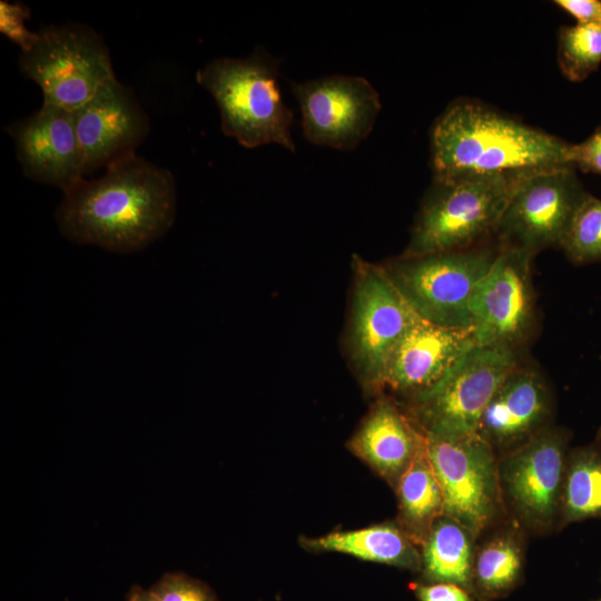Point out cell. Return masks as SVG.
<instances>
[{
    "label": "cell",
    "mask_w": 601,
    "mask_h": 601,
    "mask_svg": "<svg viewBox=\"0 0 601 601\" xmlns=\"http://www.w3.org/2000/svg\"><path fill=\"white\" fill-rule=\"evenodd\" d=\"M174 175L137 154L85 178L63 193L56 211L69 240L112 253L140 250L165 235L175 221Z\"/></svg>",
    "instance_id": "cell-1"
},
{
    "label": "cell",
    "mask_w": 601,
    "mask_h": 601,
    "mask_svg": "<svg viewBox=\"0 0 601 601\" xmlns=\"http://www.w3.org/2000/svg\"><path fill=\"white\" fill-rule=\"evenodd\" d=\"M572 145L480 101L456 99L430 131L433 180L572 166Z\"/></svg>",
    "instance_id": "cell-2"
},
{
    "label": "cell",
    "mask_w": 601,
    "mask_h": 601,
    "mask_svg": "<svg viewBox=\"0 0 601 601\" xmlns=\"http://www.w3.org/2000/svg\"><path fill=\"white\" fill-rule=\"evenodd\" d=\"M279 66L258 46L245 58H215L196 72L216 101L223 134L244 148L276 144L295 152L294 112L282 97Z\"/></svg>",
    "instance_id": "cell-3"
},
{
    "label": "cell",
    "mask_w": 601,
    "mask_h": 601,
    "mask_svg": "<svg viewBox=\"0 0 601 601\" xmlns=\"http://www.w3.org/2000/svg\"><path fill=\"white\" fill-rule=\"evenodd\" d=\"M530 174L433 180L402 255L462 250L484 244L495 235L513 191Z\"/></svg>",
    "instance_id": "cell-4"
},
{
    "label": "cell",
    "mask_w": 601,
    "mask_h": 601,
    "mask_svg": "<svg viewBox=\"0 0 601 601\" xmlns=\"http://www.w3.org/2000/svg\"><path fill=\"white\" fill-rule=\"evenodd\" d=\"M497 250L499 243L481 244L462 250L401 255L382 266L421 319L442 327L469 329L473 292Z\"/></svg>",
    "instance_id": "cell-5"
},
{
    "label": "cell",
    "mask_w": 601,
    "mask_h": 601,
    "mask_svg": "<svg viewBox=\"0 0 601 601\" xmlns=\"http://www.w3.org/2000/svg\"><path fill=\"white\" fill-rule=\"evenodd\" d=\"M19 67L36 82L43 104L73 111L116 79L102 37L83 23L50 24L21 52Z\"/></svg>",
    "instance_id": "cell-6"
},
{
    "label": "cell",
    "mask_w": 601,
    "mask_h": 601,
    "mask_svg": "<svg viewBox=\"0 0 601 601\" xmlns=\"http://www.w3.org/2000/svg\"><path fill=\"white\" fill-rule=\"evenodd\" d=\"M353 272L346 351L363 386L380 392L393 352L420 317L382 264L354 255Z\"/></svg>",
    "instance_id": "cell-7"
},
{
    "label": "cell",
    "mask_w": 601,
    "mask_h": 601,
    "mask_svg": "<svg viewBox=\"0 0 601 601\" xmlns=\"http://www.w3.org/2000/svg\"><path fill=\"white\" fill-rule=\"evenodd\" d=\"M518 365L512 349L474 346L433 390L408 402L406 412L425 435L477 433L486 405Z\"/></svg>",
    "instance_id": "cell-8"
},
{
    "label": "cell",
    "mask_w": 601,
    "mask_h": 601,
    "mask_svg": "<svg viewBox=\"0 0 601 601\" xmlns=\"http://www.w3.org/2000/svg\"><path fill=\"white\" fill-rule=\"evenodd\" d=\"M426 437V452L443 495V514L474 535L494 519L501 504L497 461L479 433Z\"/></svg>",
    "instance_id": "cell-9"
},
{
    "label": "cell",
    "mask_w": 601,
    "mask_h": 601,
    "mask_svg": "<svg viewBox=\"0 0 601 601\" xmlns=\"http://www.w3.org/2000/svg\"><path fill=\"white\" fill-rule=\"evenodd\" d=\"M575 168L554 167L526 176L513 191L495 231L497 243L536 255L560 247L587 196Z\"/></svg>",
    "instance_id": "cell-10"
},
{
    "label": "cell",
    "mask_w": 601,
    "mask_h": 601,
    "mask_svg": "<svg viewBox=\"0 0 601 601\" xmlns=\"http://www.w3.org/2000/svg\"><path fill=\"white\" fill-rule=\"evenodd\" d=\"M568 443V432L548 426L497 463L501 499L531 530L559 523Z\"/></svg>",
    "instance_id": "cell-11"
},
{
    "label": "cell",
    "mask_w": 601,
    "mask_h": 601,
    "mask_svg": "<svg viewBox=\"0 0 601 601\" xmlns=\"http://www.w3.org/2000/svg\"><path fill=\"white\" fill-rule=\"evenodd\" d=\"M531 253L499 244L497 254L476 285L470 305L476 346L516 352L533 326L535 299Z\"/></svg>",
    "instance_id": "cell-12"
},
{
    "label": "cell",
    "mask_w": 601,
    "mask_h": 601,
    "mask_svg": "<svg viewBox=\"0 0 601 601\" xmlns=\"http://www.w3.org/2000/svg\"><path fill=\"white\" fill-rule=\"evenodd\" d=\"M290 89L300 108L304 137L316 146L355 149L372 131L382 108L378 92L361 76L292 81Z\"/></svg>",
    "instance_id": "cell-13"
},
{
    "label": "cell",
    "mask_w": 601,
    "mask_h": 601,
    "mask_svg": "<svg viewBox=\"0 0 601 601\" xmlns=\"http://www.w3.org/2000/svg\"><path fill=\"white\" fill-rule=\"evenodd\" d=\"M72 114L86 175L136 154L150 128L132 91L117 78Z\"/></svg>",
    "instance_id": "cell-14"
},
{
    "label": "cell",
    "mask_w": 601,
    "mask_h": 601,
    "mask_svg": "<svg viewBox=\"0 0 601 601\" xmlns=\"http://www.w3.org/2000/svg\"><path fill=\"white\" fill-rule=\"evenodd\" d=\"M21 169L28 178L63 193L86 176L73 114L42 104L31 116L10 124Z\"/></svg>",
    "instance_id": "cell-15"
},
{
    "label": "cell",
    "mask_w": 601,
    "mask_h": 601,
    "mask_svg": "<svg viewBox=\"0 0 601 601\" xmlns=\"http://www.w3.org/2000/svg\"><path fill=\"white\" fill-rule=\"evenodd\" d=\"M474 346L471 328H447L420 318L393 352L382 391L411 402L433 390Z\"/></svg>",
    "instance_id": "cell-16"
},
{
    "label": "cell",
    "mask_w": 601,
    "mask_h": 601,
    "mask_svg": "<svg viewBox=\"0 0 601 601\" xmlns=\"http://www.w3.org/2000/svg\"><path fill=\"white\" fill-rule=\"evenodd\" d=\"M551 394L541 374L520 364L504 378L481 417L477 433L510 451L548 427Z\"/></svg>",
    "instance_id": "cell-17"
},
{
    "label": "cell",
    "mask_w": 601,
    "mask_h": 601,
    "mask_svg": "<svg viewBox=\"0 0 601 601\" xmlns=\"http://www.w3.org/2000/svg\"><path fill=\"white\" fill-rule=\"evenodd\" d=\"M424 443L425 434L410 414L392 398L381 396L348 446L382 477L396 485Z\"/></svg>",
    "instance_id": "cell-18"
},
{
    "label": "cell",
    "mask_w": 601,
    "mask_h": 601,
    "mask_svg": "<svg viewBox=\"0 0 601 601\" xmlns=\"http://www.w3.org/2000/svg\"><path fill=\"white\" fill-rule=\"evenodd\" d=\"M302 543L312 551L337 552L408 570L422 568V558L416 543L400 525L393 523L331 532L315 539L303 540Z\"/></svg>",
    "instance_id": "cell-19"
},
{
    "label": "cell",
    "mask_w": 601,
    "mask_h": 601,
    "mask_svg": "<svg viewBox=\"0 0 601 601\" xmlns=\"http://www.w3.org/2000/svg\"><path fill=\"white\" fill-rule=\"evenodd\" d=\"M401 528L423 544L437 518L443 515V495L424 445L418 450L396 485Z\"/></svg>",
    "instance_id": "cell-20"
},
{
    "label": "cell",
    "mask_w": 601,
    "mask_h": 601,
    "mask_svg": "<svg viewBox=\"0 0 601 601\" xmlns=\"http://www.w3.org/2000/svg\"><path fill=\"white\" fill-rule=\"evenodd\" d=\"M474 536L456 520L444 514L437 518L422 544L424 577L433 583L469 585L472 582Z\"/></svg>",
    "instance_id": "cell-21"
},
{
    "label": "cell",
    "mask_w": 601,
    "mask_h": 601,
    "mask_svg": "<svg viewBox=\"0 0 601 601\" xmlns=\"http://www.w3.org/2000/svg\"><path fill=\"white\" fill-rule=\"evenodd\" d=\"M601 518V451L577 447L569 453L559 524Z\"/></svg>",
    "instance_id": "cell-22"
},
{
    "label": "cell",
    "mask_w": 601,
    "mask_h": 601,
    "mask_svg": "<svg viewBox=\"0 0 601 601\" xmlns=\"http://www.w3.org/2000/svg\"><path fill=\"white\" fill-rule=\"evenodd\" d=\"M522 549L513 534L487 541L474 556L472 582L482 597L496 598L511 590L522 571Z\"/></svg>",
    "instance_id": "cell-23"
},
{
    "label": "cell",
    "mask_w": 601,
    "mask_h": 601,
    "mask_svg": "<svg viewBox=\"0 0 601 601\" xmlns=\"http://www.w3.org/2000/svg\"><path fill=\"white\" fill-rule=\"evenodd\" d=\"M558 62L573 82L588 78L601 63V26L575 23L559 30Z\"/></svg>",
    "instance_id": "cell-24"
},
{
    "label": "cell",
    "mask_w": 601,
    "mask_h": 601,
    "mask_svg": "<svg viewBox=\"0 0 601 601\" xmlns=\"http://www.w3.org/2000/svg\"><path fill=\"white\" fill-rule=\"evenodd\" d=\"M561 248L574 264L601 260V199L587 194Z\"/></svg>",
    "instance_id": "cell-25"
},
{
    "label": "cell",
    "mask_w": 601,
    "mask_h": 601,
    "mask_svg": "<svg viewBox=\"0 0 601 601\" xmlns=\"http://www.w3.org/2000/svg\"><path fill=\"white\" fill-rule=\"evenodd\" d=\"M150 590L161 601H218L205 583L181 572L164 574Z\"/></svg>",
    "instance_id": "cell-26"
},
{
    "label": "cell",
    "mask_w": 601,
    "mask_h": 601,
    "mask_svg": "<svg viewBox=\"0 0 601 601\" xmlns=\"http://www.w3.org/2000/svg\"><path fill=\"white\" fill-rule=\"evenodd\" d=\"M30 18V9L22 2L0 1V31L21 49V52L31 48L38 37L26 27Z\"/></svg>",
    "instance_id": "cell-27"
},
{
    "label": "cell",
    "mask_w": 601,
    "mask_h": 601,
    "mask_svg": "<svg viewBox=\"0 0 601 601\" xmlns=\"http://www.w3.org/2000/svg\"><path fill=\"white\" fill-rule=\"evenodd\" d=\"M571 162L583 173L601 175V127L580 144H573Z\"/></svg>",
    "instance_id": "cell-28"
},
{
    "label": "cell",
    "mask_w": 601,
    "mask_h": 601,
    "mask_svg": "<svg viewBox=\"0 0 601 601\" xmlns=\"http://www.w3.org/2000/svg\"><path fill=\"white\" fill-rule=\"evenodd\" d=\"M415 594L420 601H472L461 585L447 582L418 584L415 587Z\"/></svg>",
    "instance_id": "cell-29"
},
{
    "label": "cell",
    "mask_w": 601,
    "mask_h": 601,
    "mask_svg": "<svg viewBox=\"0 0 601 601\" xmlns=\"http://www.w3.org/2000/svg\"><path fill=\"white\" fill-rule=\"evenodd\" d=\"M554 3L577 23L601 26V0H556Z\"/></svg>",
    "instance_id": "cell-30"
},
{
    "label": "cell",
    "mask_w": 601,
    "mask_h": 601,
    "mask_svg": "<svg viewBox=\"0 0 601 601\" xmlns=\"http://www.w3.org/2000/svg\"><path fill=\"white\" fill-rule=\"evenodd\" d=\"M126 601H161L150 589L146 590L140 585H134L127 594Z\"/></svg>",
    "instance_id": "cell-31"
},
{
    "label": "cell",
    "mask_w": 601,
    "mask_h": 601,
    "mask_svg": "<svg viewBox=\"0 0 601 601\" xmlns=\"http://www.w3.org/2000/svg\"><path fill=\"white\" fill-rule=\"evenodd\" d=\"M595 446L601 451V427H600V430H599L598 433H597V437H595Z\"/></svg>",
    "instance_id": "cell-32"
},
{
    "label": "cell",
    "mask_w": 601,
    "mask_h": 601,
    "mask_svg": "<svg viewBox=\"0 0 601 601\" xmlns=\"http://www.w3.org/2000/svg\"><path fill=\"white\" fill-rule=\"evenodd\" d=\"M601 601V600H600Z\"/></svg>",
    "instance_id": "cell-33"
}]
</instances>
